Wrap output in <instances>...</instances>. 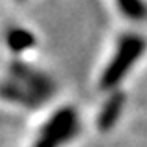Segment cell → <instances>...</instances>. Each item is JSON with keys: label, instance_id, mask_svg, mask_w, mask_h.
I'll return each instance as SVG.
<instances>
[{"label": "cell", "instance_id": "1", "mask_svg": "<svg viewBox=\"0 0 147 147\" xmlns=\"http://www.w3.org/2000/svg\"><path fill=\"white\" fill-rule=\"evenodd\" d=\"M145 50V39L136 33H129L121 37L118 44V50L114 53V57L110 59L107 68L103 70V76L99 79L101 90H112L116 88L119 83L123 81V77L127 76V72L134 66V63L142 57Z\"/></svg>", "mask_w": 147, "mask_h": 147}, {"label": "cell", "instance_id": "2", "mask_svg": "<svg viewBox=\"0 0 147 147\" xmlns=\"http://www.w3.org/2000/svg\"><path fill=\"white\" fill-rule=\"evenodd\" d=\"M77 131V116L72 107H63L42 127L35 147H59L68 142Z\"/></svg>", "mask_w": 147, "mask_h": 147}, {"label": "cell", "instance_id": "3", "mask_svg": "<svg viewBox=\"0 0 147 147\" xmlns=\"http://www.w3.org/2000/svg\"><path fill=\"white\" fill-rule=\"evenodd\" d=\"M9 74L17 79V83L24 85L35 98L39 99H46L55 92V85L46 74L35 70L33 66L20 61H13L9 64Z\"/></svg>", "mask_w": 147, "mask_h": 147}, {"label": "cell", "instance_id": "4", "mask_svg": "<svg viewBox=\"0 0 147 147\" xmlns=\"http://www.w3.org/2000/svg\"><path fill=\"white\" fill-rule=\"evenodd\" d=\"M125 107V94L123 92H114L110 98L105 101V105L101 107L98 114V129L99 131H109L116 125V121L119 119Z\"/></svg>", "mask_w": 147, "mask_h": 147}, {"label": "cell", "instance_id": "5", "mask_svg": "<svg viewBox=\"0 0 147 147\" xmlns=\"http://www.w3.org/2000/svg\"><path fill=\"white\" fill-rule=\"evenodd\" d=\"M0 96H4V98L9 99V101L26 105V107H35L37 101H39V98H35V96L31 94L24 85L15 83V81L2 83V85H0Z\"/></svg>", "mask_w": 147, "mask_h": 147}, {"label": "cell", "instance_id": "6", "mask_svg": "<svg viewBox=\"0 0 147 147\" xmlns=\"http://www.w3.org/2000/svg\"><path fill=\"white\" fill-rule=\"evenodd\" d=\"M6 42L13 53H22L35 46V37L24 28H11L6 33Z\"/></svg>", "mask_w": 147, "mask_h": 147}, {"label": "cell", "instance_id": "7", "mask_svg": "<svg viewBox=\"0 0 147 147\" xmlns=\"http://www.w3.org/2000/svg\"><path fill=\"white\" fill-rule=\"evenodd\" d=\"M116 4L129 20L140 22L147 18V4L144 0H116Z\"/></svg>", "mask_w": 147, "mask_h": 147}]
</instances>
